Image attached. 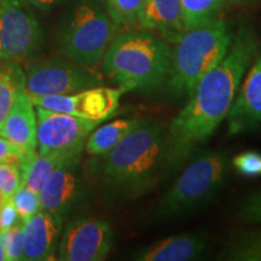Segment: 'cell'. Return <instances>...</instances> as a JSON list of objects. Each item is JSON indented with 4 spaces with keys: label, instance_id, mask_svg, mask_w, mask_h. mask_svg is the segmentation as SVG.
Returning <instances> with one entry per match:
<instances>
[{
    "label": "cell",
    "instance_id": "obj_17",
    "mask_svg": "<svg viewBox=\"0 0 261 261\" xmlns=\"http://www.w3.org/2000/svg\"><path fill=\"white\" fill-rule=\"evenodd\" d=\"M138 25L161 33L163 39L174 42L185 32L180 0H145Z\"/></svg>",
    "mask_w": 261,
    "mask_h": 261
},
{
    "label": "cell",
    "instance_id": "obj_29",
    "mask_svg": "<svg viewBox=\"0 0 261 261\" xmlns=\"http://www.w3.org/2000/svg\"><path fill=\"white\" fill-rule=\"evenodd\" d=\"M23 155L5 137L0 136V163H14L21 167Z\"/></svg>",
    "mask_w": 261,
    "mask_h": 261
},
{
    "label": "cell",
    "instance_id": "obj_28",
    "mask_svg": "<svg viewBox=\"0 0 261 261\" xmlns=\"http://www.w3.org/2000/svg\"><path fill=\"white\" fill-rule=\"evenodd\" d=\"M241 218L249 224H261V191L250 195L240 210Z\"/></svg>",
    "mask_w": 261,
    "mask_h": 261
},
{
    "label": "cell",
    "instance_id": "obj_19",
    "mask_svg": "<svg viewBox=\"0 0 261 261\" xmlns=\"http://www.w3.org/2000/svg\"><path fill=\"white\" fill-rule=\"evenodd\" d=\"M65 159L69 158L60 155H41L38 150L33 152L21 163V187H27L33 191L40 192L54 169Z\"/></svg>",
    "mask_w": 261,
    "mask_h": 261
},
{
    "label": "cell",
    "instance_id": "obj_31",
    "mask_svg": "<svg viewBox=\"0 0 261 261\" xmlns=\"http://www.w3.org/2000/svg\"><path fill=\"white\" fill-rule=\"evenodd\" d=\"M27 5H31L33 8L40 10H50L55 6L61 4L63 0H22Z\"/></svg>",
    "mask_w": 261,
    "mask_h": 261
},
{
    "label": "cell",
    "instance_id": "obj_26",
    "mask_svg": "<svg viewBox=\"0 0 261 261\" xmlns=\"http://www.w3.org/2000/svg\"><path fill=\"white\" fill-rule=\"evenodd\" d=\"M21 167L14 163H0V191L9 200L21 187Z\"/></svg>",
    "mask_w": 261,
    "mask_h": 261
},
{
    "label": "cell",
    "instance_id": "obj_34",
    "mask_svg": "<svg viewBox=\"0 0 261 261\" xmlns=\"http://www.w3.org/2000/svg\"><path fill=\"white\" fill-rule=\"evenodd\" d=\"M252 232L255 234V236L261 238V228H257V230H252Z\"/></svg>",
    "mask_w": 261,
    "mask_h": 261
},
{
    "label": "cell",
    "instance_id": "obj_3",
    "mask_svg": "<svg viewBox=\"0 0 261 261\" xmlns=\"http://www.w3.org/2000/svg\"><path fill=\"white\" fill-rule=\"evenodd\" d=\"M103 71L126 92H151L167 84L172 47L150 31L116 34L102 58Z\"/></svg>",
    "mask_w": 261,
    "mask_h": 261
},
{
    "label": "cell",
    "instance_id": "obj_23",
    "mask_svg": "<svg viewBox=\"0 0 261 261\" xmlns=\"http://www.w3.org/2000/svg\"><path fill=\"white\" fill-rule=\"evenodd\" d=\"M107 12L117 25H138L145 0H103Z\"/></svg>",
    "mask_w": 261,
    "mask_h": 261
},
{
    "label": "cell",
    "instance_id": "obj_13",
    "mask_svg": "<svg viewBox=\"0 0 261 261\" xmlns=\"http://www.w3.org/2000/svg\"><path fill=\"white\" fill-rule=\"evenodd\" d=\"M225 119L227 120L230 135L261 128V54L238 89Z\"/></svg>",
    "mask_w": 261,
    "mask_h": 261
},
{
    "label": "cell",
    "instance_id": "obj_33",
    "mask_svg": "<svg viewBox=\"0 0 261 261\" xmlns=\"http://www.w3.org/2000/svg\"><path fill=\"white\" fill-rule=\"evenodd\" d=\"M0 261H8V257H6V253H5V248H4V244L2 242V240H0Z\"/></svg>",
    "mask_w": 261,
    "mask_h": 261
},
{
    "label": "cell",
    "instance_id": "obj_14",
    "mask_svg": "<svg viewBox=\"0 0 261 261\" xmlns=\"http://www.w3.org/2000/svg\"><path fill=\"white\" fill-rule=\"evenodd\" d=\"M0 136L10 140L24 159L37 151V113L25 85L19 89Z\"/></svg>",
    "mask_w": 261,
    "mask_h": 261
},
{
    "label": "cell",
    "instance_id": "obj_20",
    "mask_svg": "<svg viewBox=\"0 0 261 261\" xmlns=\"http://www.w3.org/2000/svg\"><path fill=\"white\" fill-rule=\"evenodd\" d=\"M25 85V75L18 64L9 61L0 65V128L11 109L19 89Z\"/></svg>",
    "mask_w": 261,
    "mask_h": 261
},
{
    "label": "cell",
    "instance_id": "obj_2",
    "mask_svg": "<svg viewBox=\"0 0 261 261\" xmlns=\"http://www.w3.org/2000/svg\"><path fill=\"white\" fill-rule=\"evenodd\" d=\"M93 158V172L115 200L135 201L166 172V129L160 122L142 119L112 150Z\"/></svg>",
    "mask_w": 261,
    "mask_h": 261
},
{
    "label": "cell",
    "instance_id": "obj_30",
    "mask_svg": "<svg viewBox=\"0 0 261 261\" xmlns=\"http://www.w3.org/2000/svg\"><path fill=\"white\" fill-rule=\"evenodd\" d=\"M17 211L10 200H6L0 205V232L5 231L19 221Z\"/></svg>",
    "mask_w": 261,
    "mask_h": 261
},
{
    "label": "cell",
    "instance_id": "obj_22",
    "mask_svg": "<svg viewBox=\"0 0 261 261\" xmlns=\"http://www.w3.org/2000/svg\"><path fill=\"white\" fill-rule=\"evenodd\" d=\"M219 259L230 261H261V238L252 231L241 233L220 253Z\"/></svg>",
    "mask_w": 261,
    "mask_h": 261
},
{
    "label": "cell",
    "instance_id": "obj_32",
    "mask_svg": "<svg viewBox=\"0 0 261 261\" xmlns=\"http://www.w3.org/2000/svg\"><path fill=\"white\" fill-rule=\"evenodd\" d=\"M252 2H255V0H226V3H230V4L233 5H244Z\"/></svg>",
    "mask_w": 261,
    "mask_h": 261
},
{
    "label": "cell",
    "instance_id": "obj_1",
    "mask_svg": "<svg viewBox=\"0 0 261 261\" xmlns=\"http://www.w3.org/2000/svg\"><path fill=\"white\" fill-rule=\"evenodd\" d=\"M256 50L255 33L242 23L233 33L226 56L198 81L166 130V172L184 165L223 122Z\"/></svg>",
    "mask_w": 261,
    "mask_h": 261
},
{
    "label": "cell",
    "instance_id": "obj_10",
    "mask_svg": "<svg viewBox=\"0 0 261 261\" xmlns=\"http://www.w3.org/2000/svg\"><path fill=\"white\" fill-rule=\"evenodd\" d=\"M114 243L113 228L107 221L80 218L70 221L58 243V260L100 261L109 255Z\"/></svg>",
    "mask_w": 261,
    "mask_h": 261
},
{
    "label": "cell",
    "instance_id": "obj_35",
    "mask_svg": "<svg viewBox=\"0 0 261 261\" xmlns=\"http://www.w3.org/2000/svg\"><path fill=\"white\" fill-rule=\"evenodd\" d=\"M5 201H6V198L4 197V195L2 194V191H0V205H2L3 203H4Z\"/></svg>",
    "mask_w": 261,
    "mask_h": 261
},
{
    "label": "cell",
    "instance_id": "obj_24",
    "mask_svg": "<svg viewBox=\"0 0 261 261\" xmlns=\"http://www.w3.org/2000/svg\"><path fill=\"white\" fill-rule=\"evenodd\" d=\"M17 211L19 219L25 221L41 210L39 192H35L27 187H19L17 191L9 198Z\"/></svg>",
    "mask_w": 261,
    "mask_h": 261
},
{
    "label": "cell",
    "instance_id": "obj_25",
    "mask_svg": "<svg viewBox=\"0 0 261 261\" xmlns=\"http://www.w3.org/2000/svg\"><path fill=\"white\" fill-rule=\"evenodd\" d=\"M8 261L22 260L23 254V221L19 220L14 226L0 232Z\"/></svg>",
    "mask_w": 261,
    "mask_h": 261
},
{
    "label": "cell",
    "instance_id": "obj_6",
    "mask_svg": "<svg viewBox=\"0 0 261 261\" xmlns=\"http://www.w3.org/2000/svg\"><path fill=\"white\" fill-rule=\"evenodd\" d=\"M119 27L100 6L81 3L65 21L60 51L74 63L93 69L102 62Z\"/></svg>",
    "mask_w": 261,
    "mask_h": 261
},
{
    "label": "cell",
    "instance_id": "obj_7",
    "mask_svg": "<svg viewBox=\"0 0 261 261\" xmlns=\"http://www.w3.org/2000/svg\"><path fill=\"white\" fill-rule=\"evenodd\" d=\"M35 113L37 150L41 155H60L65 158L81 155L89 136L102 123L69 114L52 112L41 107H35Z\"/></svg>",
    "mask_w": 261,
    "mask_h": 261
},
{
    "label": "cell",
    "instance_id": "obj_11",
    "mask_svg": "<svg viewBox=\"0 0 261 261\" xmlns=\"http://www.w3.org/2000/svg\"><path fill=\"white\" fill-rule=\"evenodd\" d=\"M126 91L122 87L96 86L71 94L33 97L35 107H41L52 112L103 122L113 116L119 109L120 98Z\"/></svg>",
    "mask_w": 261,
    "mask_h": 261
},
{
    "label": "cell",
    "instance_id": "obj_8",
    "mask_svg": "<svg viewBox=\"0 0 261 261\" xmlns=\"http://www.w3.org/2000/svg\"><path fill=\"white\" fill-rule=\"evenodd\" d=\"M24 75L25 89L33 97L71 94L102 84L92 69L60 57L29 65Z\"/></svg>",
    "mask_w": 261,
    "mask_h": 261
},
{
    "label": "cell",
    "instance_id": "obj_27",
    "mask_svg": "<svg viewBox=\"0 0 261 261\" xmlns=\"http://www.w3.org/2000/svg\"><path fill=\"white\" fill-rule=\"evenodd\" d=\"M232 167L236 172L244 177H256L261 175V154L254 150L244 151L234 156L232 160Z\"/></svg>",
    "mask_w": 261,
    "mask_h": 261
},
{
    "label": "cell",
    "instance_id": "obj_16",
    "mask_svg": "<svg viewBox=\"0 0 261 261\" xmlns=\"http://www.w3.org/2000/svg\"><path fill=\"white\" fill-rule=\"evenodd\" d=\"M208 242L204 234L198 232L179 233L177 236L143 247L132 255L138 261H192L204 255Z\"/></svg>",
    "mask_w": 261,
    "mask_h": 261
},
{
    "label": "cell",
    "instance_id": "obj_15",
    "mask_svg": "<svg viewBox=\"0 0 261 261\" xmlns=\"http://www.w3.org/2000/svg\"><path fill=\"white\" fill-rule=\"evenodd\" d=\"M63 219L44 211L23 221V254L22 260L42 261L54 256L58 247Z\"/></svg>",
    "mask_w": 261,
    "mask_h": 261
},
{
    "label": "cell",
    "instance_id": "obj_9",
    "mask_svg": "<svg viewBox=\"0 0 261 261\" xmlns=\"http://www.w3.org/2000/svg\"><path fill=\"white\" fill-rule=\"evenodd\" d=\"M41 40L39 21L22 0H0V60H24Z\"/></svg>",
    "mask_w": 261,
    "mask_h": 261
},
{
    "label": "cell",
    "instance_id": "obj_18",
    "mask_svg": "<svg viewBox=\"0 0 261 261\" xmlns=\"http://www.w3.org/2000/svg\"><path fill=\"white\" fill-rule=\"evenodd\" d=\"M142 119L130 117L108 122L106 125L96 127L85 143V150L91 156H99L112 150L120 140H122Z\"/></svg>",
    "mask_w": 261,
    "mask_h": 261
},
{
    "label": "cell",
    "instance_id": "obj_12",
    "mask_svg": "<svg viewBox=\"0 0 261 261\" xmlns=\"http://www.w3.org/2000/svg\"><path fill=\"white\" fill-rule=\"evenodd\" d=\"M80 156L65 159L58 163L45 187L39 192L42 210L62 219L80 198L83 189L79 175Z\"/></svg>",
    "mask_w": 261,
    "mask_h": 261
},
{
    "label": "cell",
    "instance_id": "obj_5",
    "mask_svg": "<svg viewBox=\"0 0 261 261\" xmlns=\"http://www.w3.org/2000/svg\"><path fill=\"white\" fill-rule=\"evenodd\" d=\"M167 191L155 205L158 218H172L194 211L211 201L221 190L228 175L230 160L225 151L194 152Z\"/></svg>",
    "mask_w": 261,
    "mask_h": 261
},
{
    "label": "cell",
    "instance_id": "obj_21",
    "mask_svg": "<svg viewBox=\"0 0 261 261\" xmlns=\"http://www.w3.org/2000/svg\"><path fill=\"white\" fill-rule=\"evenodd\" d=\"M226 0H180L184 31L200 27L218 17Z\"/></svg>",
    "mask_w": 261,
    "mask_h": 261
},
{
    "label": "cell",
    "instance_id": "obj_4",
    "mask_svg": "<svg viewBox=\"0 0 261 261\" xmlns=\"http://www.w3.org/2000/svg\"><path fill=\"white\" fill-rule=\"evenodd\" d=\"M233 33L224 19L214 18L184 32L172 47L168 92L175 98H189L196 85L226 56Z\"/></svg>",
    "mask_w": 261,
    "mask_h": 261
}]
</instances>
